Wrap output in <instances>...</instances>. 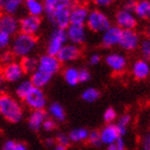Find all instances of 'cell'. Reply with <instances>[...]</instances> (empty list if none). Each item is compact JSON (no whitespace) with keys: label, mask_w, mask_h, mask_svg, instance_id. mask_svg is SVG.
I'll return each mask as SVG.
<instances>
[{"label":"cell","mask_w":150,"mask_h":150,"mask_svg":"<svg viewBox=\"0 0 150 150\" xmlns=\"http://www.w3.org/2000/svg\"><path fill=\"white\" fill-rule=\"evenodd\" d=\"M44 143H45V146H46V147L52 148V149L56 146V141H55V137H47Z\"/></svg>","instance_id":"cell-47"},{"label":"cell","mask_w":150,"mask_h":150,"mask_svg":"<svg viewBox=\"0 0 150 150\" xmlns=\"http://www.w3.org/2000/svg\"><path fill=\"white\" fill-rule=\"evenodd\" d=\"M115 23L121 30H132L137 27L138 21L133 12L121 9L115 14Z\"/></svg>","instance_id":"cell-8"},{"label":"cell","mask_w":150,"mask_h":150,"mask_svg":"<svg viewBox=\"0 0 150 150\" xmlns=\"http://www.w3.org/2000/svg\"><path fill=\"white\" fill-rule=\"evenodd\" d=\"M87 143L90 145V146H92V147H96V148L101 147L102 142H101L100 130H92V131H89Z\"/></svg>","instance_id":"cell-32"},{"label":"cell","mask_w":150,"mask_h":150,"mask_svg":"<svg viewBox=\"0 0 150 150\" xmlns=\"http://www.w3.org/2000/svg\"><path fill=\"white\" fill-rule=\"evenodd\" d=\"M121 33L122 30L120 28H118L116 25L110 26V28L102 33L101 43H102L103 47H105V48H112V47L119 45Z\"/></svg>","instance_id":"cell-14"},{"label":"cell","mask_w":150,"mask_h":150,"mask_svg":"<svg viewBox=\"0 0 150 150\" xmlns=\"http://www.w3.org/2000/svg\"><path fill=\"white\" fill-rule=\"evenodd\" d=\"M61 68V63L56 56H50L48 54L42 55V56L38 59V69L41 72L45 73L47 75L54 76L55 74L60 71Z\"/></svg>","instance_id":"cell-6"},{"label":"cell","mask_w":150,"mask_h":150,"mask_svg":"<svg viewBox=\"0 0 150 150\" xmlns=\"http://www.w3.org/2000/svg\"><path fill=\"white\" fill-rule=\"evenodd\" d=\"M15 145V142L14 141H6L3 143L2 147L0 150H13V147Z\"/></svg>","instance_id":"cell-46"},{"label":"cell","mask_w":150,"mask_h":150,"mask_svg":"<svg viewBox=\"0 0 150 150\" xmlns=\"http://www.w3.org/2000/svg\"><path fill=\"white\" fill-rule=\"evenodd\" d=\"M52 78H53V76L47 75V74H45V73L37 70V71H35V72L31 74L30 81L32 83L33 87L42 89V88H44L46 85H48V83L52 81Z\"/></svg>","instance_id":"cell-24"},{"label":"cell","mask_w":150,"mask_h":150,"mask_svg":"<svg viewBox=\"0 0 150 150\" xmlns=\"http://www.w3.org/2000/svg\"><path fill=\"white\" fill-rule=\"evenodd\" d=\"M89 9L86 4H73L70 10V24L72 25H86Z\"/></svg>","instance_id":"cell-15"},{"label":"cell","mask_w":150,"mask_h":150,"mask_svg":"<svg viewBox=\"0 0 150 150\" xmlns=\"http://www.w3.org/2000/svg\"><path fill=\"white\" fill-rule=\"evenodd\" d=\"M68 135H69V138H70V141H71V143L78 144V143L87 142L89 131H88L86 128H76V129H73Z\"/></svg>","instance_id":"cell-27"},{"label":"cell","mask_w":150,"mask_h":150,"mask_svg":"<svg viewBox=\"0 0 150 150\" xmlns=\"http://www.w3.org/2000/svg\"><path fill=\"white\" fill-rule=\"evenodd\" d=\"M134 15L136 18L139 19H147L150 15V0H138L135 3L134 8Z\"/></svg>","instance_id":"cell-23"},{"label":"cell","mask_w":150,"mask_h":150,"mask_svg":"<svg viewBox=\"0 0 150 150\" xmlns=\"http://www.w3.org/2000/svg\"><path fill=\"white\" fill-rule=\"evenodd\" d=\"M24 102L32 110H44L47 104L46 96L44 93V91L40 88L35 87L32 88L28 96L24 99Z\"/></svg>","instance_id":"cell-7"},{"label":"cell","mask_w":150,"mask_h":150,"mask_svg":"<svg viewBox=\"0 0 150 150\" xmlns=\"http://www.w3.org/2000/svg\"><path fill=\"white\" fill-rule=\"evenodd\" d=\"M81 55V47L71 43H67L57 54V59L60 63H69L77 60Z\"/></svg>","instance_id":"cell-11"},{"label":"cell","mask_w":150,"mask_h":150,"mask_svg":"<svg viewBox=\"0 0 150 150\" xmlns=\"http://www.w3.org/2000/svg\"><path fill=\"white\" fill-rule=\"evenodd\" d=\"M68 42L77 46H81L87 40V28L84 25H72L66 29Z\"/></svg>","instance_id":"cell-9"},{"label":"cell","mask_w":150,"mask_h":150,"mask_svg":"<svg viewBox=\"0 0 150 150\" xmlns=\"http://www.w3.org/2000/svg\"><path fill=\"white\" fill-rule=\"evenodd\" d=\"M24 6L26 11L28 12V15L40 17L45 12L44 4L41 0H25Z\"/></svg>","instance_id":"cell-22"},{"label":"cell","mask_w":150,"mask_h":150,"mask_svg":"<svg viewBox=\"0 0 150 150\" xmlns=\"http://www.w3.org/2000/svg\"><path fill=\"white\" fill-rule=\"evenodd\" d=\"M139 50H141V54L143 55L144 59L149 60L150 59V40H148V39L141 40Z\"/></svg>","instance_id":"cell-33"},{"label":"cell","mask_w":150,"mask_h":150,"mask_svg":"<svg viewBox=\"0 0 150 150\" xmlns=\"http://www.w3.org/2000/svg\"><path fill=\"white\" fill-rule=\"evenodd\" d=\"M146 35H147L148 40H150V25L147 27V30H146Z\"/></svg>","instance_id":"cell-53"},{"label":"cell","mask_w":150,"mask_h":150,"mask_svg":"<svg viewBox=\"0 0 150 150\" xmlns=\"http://www.w3.org/2000/svg\"><path fill=\"white\" fill-rule=\"evenodd\" d=\"M67 42H68V38H67L66 30L55 29L48 38L46 54H48L50 56H57V54L59 53L60 50L66 45Z\"/></svg>","instance_id":"cell-5"},{"label":"cell","mask_w":150,"mask_h":150,"mask_svg":"<svg viewBox=\"0 0 150 150\" xmlns=\"http://www.w3.org/2000/svg\"><path fill=\"white\" fill-rule=\"evenodd\" d=\"M21 64L23 67L24 72L32 74L38 69V59L32 56H27L25 58H22Z\"/></svg>","instance_id":"cell-30"},{"label":"cell","mask_w":150,"mask_h":150,"mask_svg":"<svg viewBox=\"0 0 150 150\" xmlns=\"http://www.w3.org/2000/svg\"><path fill=\"white\" fill-rule=\"evenodd\" d=\"M86 28L90 31L96 33H103L105 30L112 26V21L107 16L106 13L98 9H94L89 12L87 22H86Z\"/></svg>","instance_id":"cell-4"},{"label":"cell","mask_w":150,"mask_h":150,"mask_svg":"<svg viewBox=\"0 0 150 150\" xmlns=\"http://www.w3.org/2000/svg\"><path fill=\"white\" fill-rule=\"evenodd\" d=\"M89 64L90 66H97V64H99L101 61V56L99 55V54H92L90 57H89Z\"/></svg>","instance_id":"cell-42"},{"label":"cell","mask_w":150,"mask_h":150,"mask_svg":"<svg viewBox=\"0 0 150 150\" xmlns=\"http://www.w3.org/2000/svg\"><path fill=\"white\" fill-rule=\"evenodd\" d=\"M24 70L21 64V62L17 61H12L11 63L4 66L2 71V75L6 81L9 83H17V81H22V78L24 77Z\"/></svg>","instance_id":"cell-13"},{"label":"cell","mask_w":150,"mask_h":150,"mask_svg":"<svg viewBox=\"0 0 150 150\" xmlns=\"http://www.w3.org/2000/svg\"><path fill=\"white\" fill-rule=\"evenodd\" d=\"M149 19H150V15H149Z\"/></svg>","instance_id":"cell-54"},{"label":"cell","mask_w":150,"mask_h":150,"mask_svg":"<svg viewBox=\"0 0 150 150\" xmlns=\"http://www.w3.org/2000/svg\"><path fill=\"white\" fill-rule=\"evenodd\" d=\"M32 88H33V85L30 81V79H24V81L18 83L17 87H16L15 93L17 96V98H19V99H22L24 101V99L28 96V93L31 91Z\"/></svg>","instance_id":"cell-28"},{"label":"cell","mask_w":150,"mask_h":150,"mask_svg":"<svg viewBox=\"0 0 150 150\" xmlns=\"http://www.w3.org/2000/svg\"><path fill=\"white\" fill-rule=\"evenodd\" d=\"M53 150H68V148L62 147V146H59V145H56V146L53 148Z\"/></svg>","instance_id":"cell-51"},{"label":"cell","mask_w":150,"mask_h":150,"mask_svg":"<svg viewBox=\"0 0 150 150\" xmlns=\"http://www.w3.org/2000/svg\"><path fill=\"white\" fill-rule=\"evenodd\" d=\"M78 72L79 70L76 69L75 67H68L63 70V79L69 86H76L79 84V78H78Z\"/></svg>","instance_id":"cell-26"},{"label":"cell","mask_w":150,"mask_h":150,"mask_svg":"<svg viewBox=\"0 0 150 150\" xmlns=\"http://www.w3.org/2000/svg\"><path fill=\"white\" fill-rule=\"evenodd\" d=\"M24 3L25 0H0V9L6 14L15 15Z\"/></svg>","instance_id":"cell-21"},{"label":"cell","mask_w":150,"mask_h":150,"mask_svg":"<svg viewBox=\"0 0 150 150\" xmlns=\"http://www.w3.org/2000/svg\"><path fill=\"white\" fill-rule=\"evenodd\" d=\"M100 135L102 145L104 144L106 146L115 144V142L120 137L115 123H110V125H104L103 128L100 130Z\"/></svg>","instance_id":"cell-19"},{"label":"cell","mask_w":150,"mask_h":150,"mask_svg":"<svg viewBox=\"0 0 150 150\" xmlns=\"http://www.w3.org/2000/svg\"><path fill=\"white\" fill-rule=\"evenodd\" d=\"M106 150H118V149H117L115 144H112V145H108V146H107Z\"/></svg>","instance_id":"cell-52"},{"label":"cell","mask_w":150,"mask_h":150,"mask_svg":"<svg viewBox=\"0 0 150 150\" xmlns=\"http://www.w3.org/2000/svg\"><path fill=\"white\" fill-rule=\"evenodd\" d=\"M139 44H141V37L135 29L122 30L120 42H119V46L121 47L122 50L132 52L139 47Z\"/></svg>","instance_id":"cell-10"},{"label":"cell","mask_w":150,"mask_h":150,"mask_svg":"<svg viewBox=\"0 0 150 150\" xmlns=\"http://www.w3.org/2000/svg\"><path fill=\"white\" fill-rule=\"evenodd\" d=\"M12 43V37L6 32H0V50H6Z\"/></svg>","instance_id":"cell-36"},{"label":"cell","mask_w":150,"mask_h":150,"mask_svg":"<svg viewBox=\"0 0 150 150\" xmlns=\"http://www.w3.org/2000/svg\"><path fill=\"white\" fill-rule=\"evenodd\" d=\"M56 128H57L56 121L52 118H48V117L44 120L43 125H42V129L46 132H53L54 130H56Z\"/></svg>","instance_id":"cell-37"},{"label":"cell","mask_w":150,"mask_h":150,"mask_svg":"<svg viewBox=\"0 0 150 150\" xmlns=\"http://www.w3.org/2000/svg\"><path fill=\"white\" fill-rule=\"evenodd\" d=\"M100 91L96 88L89 87L81 92V99L87 103H93L100 99Z\"/></svg>","instance_id":"cell-31"},{"label":"cell","mask_w":150,"mask_h":150,"mask_svg":"<svg viewBox=\"0 0 150 150\" xmlns=\"http://www.w3.org/2000/svg\"><path fill=\"white\" fill-rule=\"evenodd\" d=\"M135 3H136L135 0H127L123 4V10H127L129 12H133L135 8Z\"/></svg>","instance_id":"cell-44"},{"label":"cell","mask_w":150,"mask_h":150,"mask_svg":"<svg viewBox=\"0 0 150 150\" xmlns=\"http://www.w3.org/2000/svg\"><path fill=\"white\" fill-rule=\"evenodd\" d=\"M78 78H79V83H87L90 81L91 74L89 70L87 69H81L78 72Z\"/></svg>","instance_id":"cell-39"},{"label":"cell","mask_w":150,"mask_h":150,"mask_svg":"<svg viewBox=\"0 0 150 150\" xmlns=\"http://www.w3.org/2000/svg\"><path fill=\"white\" fill-rule=\"evenodd\" d=\"M4 87H6V79H4V77H3L2 72L0 71V96H1V94H3Z\"/></svg>","instance_id":"cell-49"},{"label":"cell","mask_w":150,"mask_h":150,"mask_svg":"<svg viewBox=\"0 0 150 150\" xmlns=\"http://www.w3.org/2000/svg\"><path fill=\"white\" fill-rule=\"evenodd\" d=\"M41 25H42V22L40 17L26 15L19 21V30L22 33L35 35L40 30Z\"/></svg>","instance_id":"cell-12"},{"label":"cell","mask_w":150,"mask_h":150,"mask_svg":"<svg viewBox=\"0 0 150 150\" xmlns=\"http://www.w3.org/2000/svg\"><path fill=\"white\" fill-rule=\"evenodd\" d=\"M105 63L106 66L112 70L114 73H122L127 68V58L122 54L110 53L105 57Z\"/></svg>","instance_id":"cell-16"},{"label":"cell","mask_w":150,"mask_h":150,"mask_svg":"<svg viewBox=\"0 0 150 150\" xmlns=\"http://www.w3.org/2000/svg\"><path fill=\"white\" fill-rule=\"evenodd\" d=\"M115 0H92V2L99 8H105V6H110Z\"/></svg>","instance_id":"cell-41"},{"label":"cell","mask_w":150,"mask_h":150,"mask_svg":"<svg viewBox=\"0 0 150 150\" xmlns=\"http://www.w3.org/2000/svg\"><path fill=\"white\" fill-rule=\"evenodd\" d=\"M13 55L12 52H9V50H2V53L0 54V61L6 66L13 61Z\"/></svg>","instance_id":"cell-38"},{"label":"cell","mask_w":150,"mask_h":150,"mask_svg":"<svg viewBox=\"0 0 150 150\" xmlns=\"http://www.w3.org/2000/svg\"><path fill=\"white\" fill-rule=\"evenodd\" d=\"M55 141H56V145H59V146H62V147L66 148H68L71 145L69 135L66 134V133H58L55 137Z\"/></svg>","instance_id":"cell-35"},{"label":"cell","mask_w":150,"mask_h":150,"mask_svg":"<svg viewBox=\"0 0 150 150\" xmlns=\"http://www.w3.org/2000/svg\"><path fill=\"white\" fill-rule=\"evenodd\" d=\"M41 1L43 2L44 8H45V11H47V10L53 9L54 6L57 4V2H58L59 0H41Z\"/></svg>","instance_id":"cell-43"},{"label":"cell","mask_w":150,"mask_h":150,"mask_svg":"<svg viewBox=\"0 0 150 150\" xmlns=\"http://www.w3.org/2000/svg\"><path fill=\"white\" fill-rule=\"evenodd\" d=\"M72 4H85L88 0H70Z\"/></svg>","instance_id":"cell-50"},{"label":"cell","mask_w":150,"mask_h":150,"mask_svg":"<svg viewBox=\"0 0 150 150\" xmlns=\"http://www.w3.org/2000/svg\"><path fill=\"white\" fill-rule=\"evenodd\" d=\"M131 123V116L129 114H122L118 118V121L116 123V128L119 133V136L122 137L128 133V127Z\"/></svg>","instance_id":"cell-29"},{"label":"cell","mask_w":150,"mask_h":150,"mask_svg":"<svg viewBox=\"0 0 150 150\" xmlns=\"http://www.w3.org/2000/svg\"><path fill=\"white\" fill-rule=\"evenodd\" d=\"M115 145L118 150H127V145H125V141L122 137H119L117 141L115 142Z\"/></svg>","instance_id":"cell-45"},{"label":"cell","mask_w":150,"mask_h":150,"mask_svg":"<svg viewBox=\"0 0 150 150\" xmlns=\"http://www.w3.org/2000/svg\"><path fill=\"white\" fill-rule=\"evenodd\" d=\"M13 150H28L27 148V145L25 143H22V142H18V143H15Z\"/></svg>","instance_id":"cell-48"},{"label":"cell","mask_w":150,"mask_h":150,"mask_svg":"<svg viewBox=\"0 0 150 150\" xmlns=\"http://www.w3.org/2000/svg\"><path fill=\"white\" fill-rule=\"evenodd\" d=\"M19 30V21L14 15L2 14L0 15V32H6L12 37L17 35Z\"/></svg>","instance_id":"cell-17"},{"label":"cell","mask_w":150,"mask_h":150,"mask_svg":"<svg viewBox=\"0 0 150 150\" xmlns=\"http://www.w3.org/2000/svg\"><path fill=\"white\" fill-rule=\"evenodd\" d=\"M48 114L50 115V118L56 122H63L66 120V112L62 105L58 102H54L48 106Z\"/></svg>","instance_id":"cell-25"},{"label":"cell","mask_w":150,"mask_h":150,"mask_svg":"<svg viewBox=\"0 0 150 150\" xmlns=\"http://www.w3.org/2000/svg\"><path fill=\"white\" fill-rule=\"evenodd\" d=\"M142 149L150 150V133H147L142 139Z\"/></svg>","instance_id":"cell-40"},{"label":"cell","mask_w":150,"mask_h":150,"mask_svg":"<svg viewBox=\"0 0 150 150\" xmlns=\"http://www.w3.org/2000/svg\"><path fill=\"white\" fill-rule=\"evenodd\" d=\"M72 6L70 0H59L53 9L45 11L47 19L56 29L66 30L70 26V10Z\"/></svg>","instance_id":"cell-1"},{"label":"cell","mask_w":150,"mask_h":150,"mask_svg":"<svg viewBox=\"0 0 150 150\" xmlns=\"http://www.w3.org/2000/svg\"><path fill=\"white\" fill-rule=\"evenodd\" d=\"M0 115L6 121L17 123L23 119L24 110L16 99L3 93L0 96Z\"/></svg>","instance_id":"cell-2"},{"label":"cell","mask_w":150,"mask_h":150,"mask_svg":"<svg viewBox=\"0 0 150 150\" xmlns=\"http://www.w3.org/2000/svg\"><path fill=\"white\" fill-rule=\"evenodd\" d=\"M116 119H117V112L115 110V108H112V107L106 108L103 114V120L105 121V123L106 125L112 123Z\"/></svg>","instance_id":"cell-34"},{"label":"cell","mask_w":150,"mask_h":150,"mask_svg":"<svg viewBox=\"0 0 150 150\" xmlns=\"http://www.w3.org/2000/svg\"><path fill=\"white\" fill-rule=\"evenodd\" d=\"M38 43L35 35L17 33L12 41V54L19 58H25L33 52Z\"/></svg>","instance_id":"cell-3"},{"label":"cell","mask_w":150,"mask_h":150,"mask_svg":"<svg viewBox=\"0 0 150 150\" xmlns=\"http://www.w3.org/2000/svg\"><path fill=\"white\" fill-rule=\"evenodd\" d=\"M47 118V112L44 110H32L28 118V125L32 131L38 132L42 128L44 120Z\"/></svg>","instance_id":"cell-20"},{"label":"cell","mask_w":150,"mask_h":150,"mask_svg":"<svg viewBox=\"0 0 150 150\" xmlns=\"http://www.w3.org/2000/svg\"><path fill=\"white\" fill-rule=\"evenodd\" d=\"M132 76L137 79V81H143L146 79L150 75V63L146 59H138L133 62L131 68Z\"/></svg>","instance_id":"cell-18"}]
</instances>
